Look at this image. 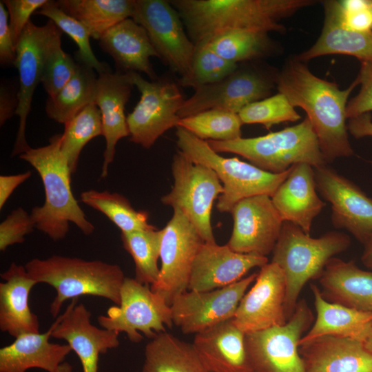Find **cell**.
I'll return each mask as SVG.
<instances>
[{"label":"cell","mask_w":372,"mask_h":372,"mask_svg":"<svg viewBox=\"0 0 372 372\" xmlns=\"http://www.w3.org/2000/svg\"><path fill=\"white\" fill-rule=\"evenodd\" d=\"M274 81L278 92L294 107L306 112L327 163L353 155L346 110L351 92L359 85L356 79L347 89L340 90L336 83L313 74L296 57L287 61Z\"/></svg>","instance_id":"1"},{"label":"cell","mask_w":372,"mask_h":372,"mask_svg":"<svg viewBox=\"0 0 372 372\" xmlns=\"http://www.w3.org/2000/svg\"><path fill=\"white\" fill-rule=\"evenodd\" d=\"M195 44L226 32L285 31L280 21L312 0H172Z\"/></svg>","instance_id":"2"},{"label":"cell","mask_w":372,"mask_h":372,"mask_svg":"<svg viewBox=\"0 0 372 372\" xmlns=\"http://www.w3.org/2000/svg\"><path fill=\"white\" fill-rule=\"evenodd\" d=\"M61 134H56L47 145L30 147L19 155L37 171L45 189V202L32 208L31 218L35 227L54 241L65 237L70 223L87 236L94 230L72 194V173L61 151Z\"/></svg>","instance_id":"3"},{"label":"cell","mask_w":372,"mask_h":372,"mask_svg":"<svg viewBox=\"0 0 372 372\" xmlns=\"http://www.w3.org/2000/svg\"><path fill=\"white\" fill-rule=\"evenodd\" d=\"M25 267L38 283H46L56 290L50 311L58 316L68 299L90 295L108 299L119 305L121 289L125 278L121 267L101 260L53 255L46 259L33 258Z\"/></svg>","instance_id":"4"},{"label":"cell","mask_w":372,"mask_h":372,"mask_svg":"<svg viewBox=\"0 0 372 372\" xmlns=\"http://www.w3.org/2000/svg\"><path fill=\"white\" fill-rule=\"evenodd\" d=\"M350 237L338 231L312 238L298 226L284 222L272 251L271 262L284 271L286 279L285 312L288 320L293 314L298 298L310 280L319 279L329 260L345 251Z\"/></svg>","instance_id":"5"},{"label":"cell","mask_w":372,"mask_h":372,"mask_svg":"<svg viewBox=\"0 0 372 372\" xmlns=\"http://www.w3.org/2000/svg\"><path fill=\"white\" fill-rule=\"evenodd\" d=\"M207 142L218 153L240 155L273 174L285 172L298 163H307L314 168L327 165L307 117L297 125L263 136Z\"/></svg>","instance_id":"6"},{"label":"cell","mask_w":372,"mask_h":372,"mask_svg":"<svg viewBox=\"0 0 372 372\" xmlns=\"http://www.w3.org/2000/svg\"><path fill=\"white\" fill-rule=\"evenodd\" d=\"M176 136L179 151L192 161L211 168L221 182L223 192L216 204L221 213H230L238 202L248 197H271L291 170V167L285 172L273 174L237 158L224 157L207 141L180 127H176Z\"/></svg>","instance_id":"7"},{"label":"cell","mask_w":372,"mask_h":372,"mask_svg":"<svg viewBox=\"0 0 372 372\" xmlns=\"http://www.w3.org/2000/svg\"><path fill=\"white\" fill-rule=\"evenodd\" d=\"M172 172L174 184L161 202L180 209L195 227L205 242H216L211 223L214 203L223 187L209 167L196 163L178 151L174 156Z\"/></svg>","instance_id":"8"},{"label":"cell","mask_w":372,"mask_h":372,"mask_svg":"<svg viewBox=\"0 0 372 372\" xmlns=\"http://www.w3.org/2000/svg\"><path fill=\"white\" fill-rule=\"evenodd\" d=\"M119 305L111 307L106 316L98 317L99 324L118 333L124 332L131 342L143 340L141 332L152 339L173 325L171 306L150 285L126 278L121 289Z\"/></svg>","instance_id":"9"},{"label":"cell","mask_w":372,"mask_h":372,"mask_svg":"<svg viewBox=\"0 0 372 372\" xmlns=\"http://www.w3.org/2000/svg\"><path fill=\"white\" fill-rule=\"evenodd\" d=\"M63 32L51 20L43 25H34L30 21L25 25L16 46L14 65L19 75L17 92L18 107L16 115L19 125L14 144L12 156L20 155L30 147L25 138L28 115L31 110L33 94L41 79L48 56L61 44Z\"/></svg>","instance_id":"10"},{"label":"cell","mask_w":372,"mask_h":372,"mask_svg":"<svg viewBox=\"0 0 372 372\" xmlns=\"http://www.w3.org/2000/svg\"><path fill=\"white\" fill-rule=\"evenodd\" d=\"M313 321L304 300L281 326L245 333V346L254 372H306L299 353L302 333Z\"/></svg>","instance_id":"11"},{"label":"cell","mask_w":372,"mask_h":372,"mask_svg":"<svg viewBox=\"0 0 372 372\" xmlns=\"http://www.w3.org/2000/svg\"><path fill=\"white\" fill-rule=\"evenodd\" d=\"M140 100L127 116L130 141L148 149L168 130L177 127L185 100L178 83L166 79L149 81L138 72H128Z\"/></svg>","instance_id":"12"},{"label":"cell","mask_w":372,"mask_h":372,"mask_svg":"<svg viewBox=\"0 0 372 372\" xmlns=\"http://www.w3.org/2000/svg\"><path fill=\"white\" fill-rule=\"evenodd\" d=\"M131 18L145 28L165 64L180 77L189 72L195 45L169 1L135 0Z\"/></svg>","instance_id":"13"},{"label":"cell","mask_w":372,"mask_h":372,"mask_svg":"<svg viewBox=\"0 0 372 372\" xmlns=\"http://www.w3.org/2000/svg\"><path fill=\"white\" fill-rule=\"evenodd\" d=\"M173 210L172 217L162 229L160 273L150 286L170 306L177 296L188 289L192 265L204 242L187 217L178 209Z\"/></svg>","instance_id":"14"},{"label":"cell","mask_w":372,"mask_h":372,"mask_svg":"<svg viewBox=\"0 0 372 372\" xmlns=\"http://www.w3.org/2000/svg\"><path fill=\"white\" fill-rule=\"evenodd\" d=\"M258 273L228 286L205 291H186L171 304L173 324L185 334L198 333L234 318L238 306Z\"/></svg>","instance_id":"15"},{"label":"cell","mask_w":372,"mask_h":372,"mask_svg":"<svg viewBox=\"0 0 372 372\" xmlns=\"http://www.w3.org/2000/svg\"><path fill=\"white\" fill-rule=\"evenodd\" d=\"M275 81L255 69L238 68L221 81L199 87L186 99L178 112L180 118L211 110L238 114L247 105L265 99Z\"/></svg>","instance_id":"16"},{"label":"cell","mask_w":372,"mask_h":372,"mask_svg":"<svg viewBox=\"0 0 372 372\" xmlns=\"http://www.w3.org/2000/svg\"><path fill=\"white\" fill-rule=\"evenodd\" d=\"M318 192L331 205V220L362 244L372 234V197L327 165L314 168Z\"/></svg>","instance_id":"17"},{"label":"cell","mask_w":372,"mask_h":372,"mask_svg":"<svg viewBox=\"0 0 372 372\" xmlns=\"http://www.w3.org/2000/svg\"><path fill=\"white\" fill-rule=\"evenodd\" d=\"M230 213L234 225L227 245L231 249L264 257L272 253L284 222L270 196L257 195L244 198Z\"/></svg>","instance_id":"18"},{"label":"cell","mask_w":372,"mask_h":372,"mask_svg":"<svg viewBox=\"0 0 372 372\" xmlns=\"http://www.w3.org/2000/svg\"><path fill=\"white\" fill-rule=\"evenodd\" d=\"M285 292L284 271L273 262L267 263L241 299L233 318L235 324L245 333L285 324Z\"/></svg>","instance_id":"19"},{"label":"cell","mask_w":372,"mask_h":372,"mask_svg":"<svg viewBox=\"0 0 372 372\" xmlns=\"http://www.w3.org/2000/svg\"><path fill=\"white\" fill-rule=\"evenodd\" d=\"M78 298L72 300L54 321L51 337L65 340L78 355L83 372H98L99 357L118 347V334L91 323V313Z\"/></svg>","instance_id":"20"},{"label":"cell","mask_w":372,"mask_h":372,"mask_svg":"<svg viewBox=\"0 0 372 372\" xmlns=\"http://www.w3.org/2000/svg\"><path fill=\"white\" fill-rule=\"evenodd\" d=\"M268 258L236 252L227 245H201L193 263L188 290L211 291L239 281L249 270L262 267Z\"/></svg>","instance_id":"21"},{"label":"cell","mask_w":372,"mask_h":372,"mask_svg":"<svg viewBox=\"0 0 372 372\" xmlns=\"http://www.w3.org/2000/svg\"><path fill=\"white\" fill-rule=\"evenodd\" d=\"M133 86L129 73L120 71L113 73L108 69L98 75L94 103L101 112L103 136L106 143L101 178L107 176L118 141L130 136L125 109Z\"/></svg>","instance_id":"22"},{"label":"cell","mask_w":372,"mask_h":372,"mask_svg":"<svg viewBox=\"0 0 372 372\" xmlns=\"http://www.w3.org/2000/svg\"><path fill=\"white\" fill-rule=\"evenodd\" d=\"M283 222H289L310 234L314 219L326 203L318 194L314 167L298 163L271 197Z\"/></svg>","instance_id":"23"},{"label":"cell","mask_w":372,"mask_h":372,"mask_svg":"<svg viewBox=\"0 0 372 372\" xmlns=\"http://www.w3.org/2000/svg\"><path fill=\"white\" fill-rule=\"evenodd\" d=\"M192 345L207 372H254L245 333L233 318L195 334Z\"/></svg>","instance_id":"24"},{"label":"cell","mask_w":372,"mask_h":372,"mask_svg":"<svg viewBox=\"0 0 372 372\" xmlns=\"http://www.w3.org/2000/svg\"><path fill=\"white\" fill-rule=\"evenodd\" d=\"M306 372H371L372 353L358 340L323 335L299 346Z\"/></svg>","instance_id":"25"},{"label":"cell","mask_w":372,"mask_h":372,"mask_svg":"<svg viewBox=\"0 0 372 372\" xmlns=\"http://www.w3.org/2000/svg\"><path fill=\"white\" fill-rule=\"evenodd\" d=\"M101 48L114 59L120 72H143L152 81L158 79L150 57L158 58L145 28L132 18L125 19L100 38Z\"/></svg>","instance_id":"26"},{"label":"cell","mask_w":372,"mask_h":372,"mask_svg":"<svg viewBox=\"0 0 372 372\" xmlns=\"http://www.w3.org/2000/svg\"><path fill=\"white\" fill-rule=\"evenodd\" d=\"M4 280L0 283V329L11 336L17 337L39 333V322L31 311L28 297L37 282L31 278L25 266L12 262L1 274Z\"/></svg>","instance_id":"27"},{"label":"cell","mask_w":372,"mask_h":372,"mask_svg":"<svg viewBox=\"0 0 372 372\" xmlns=\"http://www.w3.org/2000/svg\"><path fill=\"white\" fill-rule=\"evenodd\" d=\"M321 293L331 302L372 311V272L353 261L331 258L319 278Z\"/></svg>","instance_id":"28"},{"label":"cell","mask_w":372,"mask_h":372,"mask_svg":"<svg viewBox=\"0 0 372 372\" xmlns=\"http://www.w3.org/2000/svg\"><path fill=\"white\" fill-rule=\"evenodd\" d=\"M54 324L45 333L23 334L0 349V372H25L38 368L56 372L72 351L69 344L50 342Z\"/></svg>","instance_id":"29"},{"label":"cell","mask_w":372,"mask_h":372,"mask_svg":"<svg viewBox=\"0 0 372 372\" xmlns=\"http://www.w3.org/2000/svg\"><path fill=\"white\" fill-rule=\"evenodd\" d=\"M324 20L316 42L297 58L306 62L327 54L353 56L360 62H372V30L358 32L343 27L339 20L338 1H324Z\"/></svg>","instance_id":"30"},{"label":"cell","mask_w":372,"mask_h":372,"mask_svg":"<svg viewBox=\"0 0 372 372\" xmlns=\"http://www.w3.org/2000/svg\"><path fill=\"white\" fill-rule=\"evenodd\" d=\"M316 318L299 346L323 335H335L363 342L372 322V311H360L326 300L316 285H311Z\"/></svg>","instance_id":"31"},{"label":"cell","mask_w":372,"mask_h":372,"mask_svg":"<svg viewBox=\"0 0 372 372\" xmlns=\"http://www.w3.org/2000/svg\"><path fill=\"white\" fill-rule=\"evenodd\" d=\"M141 372H207L192 344L158 333L146 344Z\"/></svg>","instance_id":"32"},{"label":"cell","mask_w":372,"mask_h":372,"mask_svg":"<svg viewBox=\"0 0 372 372\" xmlns=\"http://www.w3.org/2000/svg\"><path fill=\"white\" fill-rule=\"evenodd\" d=\"M135 0H59L58 6L80 21L91 37L102 35L120 21L131 18Z\"/></svg>","instance_id":"33"},{"label":"cell","mask_w":372,"mask_h":372,"mask_svg":"<svg viewBox=\"0 0 372 372\" xmlns=\"http://www.w3.org/2000/svg\"><path fill=\"white\" fill-rule=\"evenodd\" d=\"M97 77L94 69L77 63L74 75L65 86L45 103L48 116L62 124L90 103H94Z\"/></svg>","instance_id":"34"},{"label":"cell","mask_w":372,"mask_h":372,"mask_svg":"<svg viewBox=\"0 0 372 372\" xmlns=\"http://www.w3.org/2000/svg\"><path fill=\"white\" fill-rule=\"evenodd\" d=\"M203 42L223 58L237 64L271 56L276 50L269 32L258 30L226 32Z\"/></svg>","instance_id":"35"},{"label":"cell","mask_w":372,"mask_h":372,"mask_svg":"<svg viewBox=\"0 0 372 372\" xmlns=\"http://www.w3.org/2000/svg\"><path fill=\"white\" fill-rule=\"evenodd\" d=\"M81 200L105 214L121 232L156 229L148 222L147 212L134 209L130 201L120 194L90 189L81 194Z\"/></svg>","instance_id":"36"},{"label":"cell","mask_w":372,"mask_h":372,"mask_svg":"<svg viewBox=\"0 0 372 372\" xmlns=\"http://www.w3.org/2000/svg\"><path fill=\"white\" fill-rule=\"evenodd\" d=\"M123 248L132 256L135 265V279L148 285L154 284L160 268L158 260L162 239V229L121 232Z\"/></svg>","instance_id":"37"},{"label":"cell","mask_w":372,"mask_h":372,"mask_svg":"<svg viewBox=\"0 0 372 372\" xmlns=\"http://www.w3.org/2000/svg\"><path fill=\"white\" fill-rule=\"evenodd\" d=\"M103 135L101 114L95 103H90L64 124L61 151L71 173L76 172L80 154L92 138Z\"/></svg>","instance_id":"38"},{"label":"cell","mask_w":372,"mask_h":372,"mask_svg":"<svg viewBox=\"0 0 372 372\" xmlns=\"http://www.w3.org/2000/svg\"><path fill=\"white\" fill-rule=\"evenodd\" d=\"M242 125L238 114L211 109L180 118L177 127L205 141H228L242 137Z\"/></svg>","instance_id":"39"},{"label":"cell","mask_w":372,"mask_h":372,"mask_svg":"<svg viewBox=\"0 0 372 372\" xmlns=\"http://www.w3.org/2000/svg\"><path fill=\"white\" fill-rule=\"evenodd\" d=\"M239 65L218 54L206 43L195 44L192 64L189 72L180 77V86L194 90L221 81L234 72Z\"/></svg>","instance_id":"40"},{"label":"cell","mask_w":372,"mask_h":372,"mask_svg":"<svg viewBox=\"0 0 372 372\" xmlns=\"http://www.w3.org/2000/svg\"><path fill=\"white\" fill-rule=\"evenodd\" d=\"M36 13L48 17L73 39L78 46V59L81 63L96 70L98 74L109 69L94 55L90 43L91 36L88 30L80 21L63 11L56 1L48 0Z\"/></svg>","instance_id":"41"},{"label":"cell","mask_w":372,"mask_h":372,"mask_svg":"<svg viewBox=\"0 0 372 372\" xmlns=\"http://www.w3.org/2000/svg\"><path fill=\"white\" fill-rule=\"evenodd\" d=\"M238 115L242 124H261L270 129L284 122H296L300 114L287 98L278 92L245 107Z\"/></svg>","instance_id":"42"},{"label":"cell","mask_w":372,"mask_h":372,"mask_svg":"<svg viewBox=\"0 0 372 372\" xmlns=\"http://www.w3.org/2000/svg\"><path fill=\"white\" fill-rule=\"evenodd\" d=\"M76 67L77 63L62 50L61 44L52 51L45 62L41 82L48 97L54 96L65 86Z\"/></svg>","instance_id":"43"},{"label":"cell","mask_w":372,"mask_h":372,"mask_svg":"<svg viewBox=\"0 0 372 372\" xmlns=\"http://www.w3.org/2000/svg\"><path fill=\"white\" fill-rule=\"evenodd\" d=\"M35 227L29 214L22 207L13 210L0 224V250L5 251L9 246L24 242V236Z\"/></svg>","instance_id":"44"},{"label":"cell","mask_w":372,"mask_h":372,"mask_svg":"<svg viewBox=\"0 0 372 372\" xmlns=\"http://www.w3.org/2000/svg\"><path fill=\"white\" fill-rule=\"evenodd\" d=\"M338 15L341 25L358 32L372 30V17L367 0L338 1Z\"/></svg>","instance_id":"45"},{"label":"cell","mask_w":372,"mask_h":372,"mask_svg":"<svg viewBox=\"0 0 372 372\" xmlns=\"http://www.w3.org/2000/svg\"><path fill=\"white\" fill-rule=\"evenodd\" d=\"M48 0H3L9 16V26L16 48L30 16L43 7Z\"/></svg>","instance_id":"46"},{"label":"cell","mask_w":372,"mask_h":372,"mask_svg":"<svg viewBox=\"0 0 372 372\" xmlns=\"http://www.w3.org/2000/svg\"><path fill=\"white\" fill-rule=\"evenodd\" d=\"M356 79L361 88L359 93L347 103V119L372 111V62H361Z\"/></svg>","instance_id":"47"},{"label":"cell","mask_w":372,"mask_h":372,"mask_svg":"<svg viewBox=\"0 0 372 372\" xmlns=\"http://www.w3.org/2000/svg\"><path fill=\"white\" fill-rule=\"evenodd\" d=\"M16 59V48L14 45L10 26L9 16L7 9L0 1V63L9 65L14 63Z\"/></svg>","instance_id":"48"},{"label":"cell","mask_w":372,"mask_h":372,"mask_svg":"<svg viewBox=\"0 0 372 372\" xmlns=\"http://www.w3.org/2000/svg\"><path fill=\"white\" fill-rule=\"evenodd\" d=\"M31 175L32 172L28 171L22 174L0 176V209H2L14 190Z\"/></svg>","instance_id":"49"},{"label":"cell","mask_w":372,"mask_h":372,"mask_svg":"<svg viewBox=\"0 0 372 372\" xmlns=\"http://www.w3.org/2000/svg\"><path fill=\"white\" fill-rule=\"evenodd\" d=\"M348 132L356 138L372 137V116L370 113L349 118L347 123Z\"/></svg>","instance_id":"50"},{"label":"cell","mask_w":372,"mask_h":372,"mask_svg":"<svg viewBox=\"0 0 372 372\" xmlns=\"http://www.w3.org/2000/svg\"><path fill=\"white\" fill-rule=\"evenodd\" d=\"M17 94H12L5 86L1 85L0 90V125H3L14 114L18 107Z\"/></svg>","instance_id":"51"},{"label":"cell","mask_w":372,"mask_h":372,"mask_svg":"<svg viewBox=\"0 0 372 372\" xmlns=\"http://www.w3.org/2000/svg\"><path fill=\"white\" fill-rule=\"evenodd\" d=\"M363 245L364 249L361 256V261L364 267L372 272V234Z\"/></svg>","instance_id":"52"},{"label":"cell","mask_w":372,"mask_h":372,"mask_svg":"<svg viewBox=\"0 0 372 372\" xmlns=\"http://www.w3.org/2000/svg\"><path fill=\"white\" fill-rule=\"evenodd\" d=\"M365 348L372 353V322H371L369 331L363 341Z\"/></svg>","instance_id":"53"},{"label":"cell","mask_w":372,"mask_h":372,"mask_svg":"<svg viewBox=\"0 0 372 372\" xmlns=\"http://www.w3.org/2000/svg\"><path fill=\"white\" fill-rule=\"evenodd\" d=\"M56 372H72V366L68 362H63L59 365Z\"/></svg>","instance_id":"54"},{"label":"cell","mask_w":372,"mask_h":372,"mask_svg":"<svg viewBox=\"0 0 372 372\" xmlns=\"http://www.w3.org/2000/svg\"><path fill=\"white\" fill-rule=\"evenodd\" d=\"M367 2H368L369 8L371 12V15L372 17V0H367Z\"/></svg>","instance_id":"55"},{"label":"cell","mask_w":372,"mask_h":372,"mask_svg":"<svg viewBox=\"0 0 372 372\" xmlns=\"http://www.w3.org/2000/svg\"><path fill=\"white\" fill-rule=\"evenodd\" d=\"M372 372V371H371Z\"/></svg>","instance_id":"56"}]
</instances>
